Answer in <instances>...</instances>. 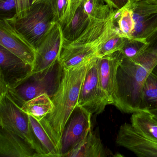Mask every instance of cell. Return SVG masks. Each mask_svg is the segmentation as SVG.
I'll return each instance as SVG.
<instances>
[{
	"label": "cell",
	"instance_id": "cell-21",
	"mask_svg": "<svg viewBox=\"0 0 157 157\" xmlns=\"http://www.w3.org/2000/svg\"><path fill=\"white\" fill-rule=\"evenodd\" d=\"M157 108V73L151 71L145 80L141 92L140 111Z\"/></svg>",
	"mask_w": 157,
	"mask_h": 157
},
{
	"label": "cell",
	"instance_id": "cell-12",
	"mask_svg": "<svg viewBox=\"0 0 157 157\" xmlns=\"http://www.w3.org/2000/svg\"><path fill=\"white\" fill-rule=\"evenodd\" d=\"M0 45L33 67L36 50L6 20H0Z\"/></svg>",
	"mask_w": 157,
	"mask_h": 157
},
{
	"label": "cell",
	"instance_id": "cell-26",
	"mask_svg": "<svg viewBox=\"0 0 157 157\" xmlns=\"http://www.w3.org/2000/svg\"><path fill=\"white\" fill-rule=\"evenodd\" d=\"M69 0H52L53 10L57 22L61 23L68 10Z\"/></svg>",
	"mask_w": 157,
	"mask_h": 157
},
{
	"label": "cell",
	"instance_id": "cell-22",
	"mask_svg": "<svg viewBox=\"0 0 157 157\" xmlns=\"http://www.w3.org/2000/svg\"><path fill=\"white\" fill-rule=\"evenodd\" d=\"M82 4L85 12L92 20L107 19L114 10L106 4L104 0H84Z\"/></svg>",
	"mask_w": 157,
	"mask_h": 157
},
{
	"label": "cell",
	"instance_id": "cell-4",
	"mask_svg": "<svg viewBox=\"0 0 157 157\" xmlns=\"http://www.w3.org/2000/svg\"><path fill=\"white\" fill-rule=\"evenodd\" d=\"M64 69L59 60L44 71L33 73L29 78L8 93L14 101L21 107L27 101L47 94L52 97L59 85Z\"/></svg>",
	"mask_w": 157,
	"mask_h": 157
},
{
	"label": "cell",
	"instance_id": "cell-5",
	"mask_svg": "<svg viewBox=\"0 0 157 157\" xmlns=\"http://www.w3.org/2000/svg\"><path fill=\"white\" fill-rule=\"evenodd\" d=\"M0 125L25 140L37 152L38 157H45L44 152L34 134L29 116L8 92L0 95Z\"/></svg>",
	"mask_w": 157,
	"mask_h": 157
},
{
	"label": "cell",
	"instance_id": "cell-16",
	"mask_svg": "<svg viewBox=\"0 0 157 157\" xmlns=\"http://www.w3.org/2000/svg\"><path fill=\"white\" fill-rule=\"evenodd\" d=\"M112 151L103 144L95 131H90L86 138L63 157H106Z\"/></svg>",
	"mask_w": 157,
	"mask_h": 157
},
{
	"label": "cell",
	"instance_id": "cell-31",
	"mask_svg": "<svg viewBox=\"0 0 157 157\" xmlns=\"http://www.w3.org/2000/svg\"><path fill=\"white\" fill-rule=\"evenodd\" d=\"M39 0H32V4L34 3L35 2H36L38 1Z\"/></svg>",
	"mask_w": 157,
	"mask_h": 157
},
{
	"label": "cell",
	"instance_id": "cell-28",
	"mask_svg": "<svg viewBox=\"0 0 157 157\" xmlns=\"http://www.w3.org/2000/svg\"><path fill=\"white\" fill-rule=\"evenodd\" d=\"M18 18L24 17L27 14L32 5V0H15Z\"/></svg>",
	"mask_w": 157,
	"mask_h": 157
},
{
	"label": "cell",
	"instance_id": "cell-9",
	"mask_svg": "<svg viewBox=\"0 0 157 157\" xmlns=\"http://www.w3.org/2000/svg\"><path fill=\"white\" fill-rule=\"evenodd\" d=\"M92 114L77 106L69 119L61 138L62 157L78 146L92 130Z\"/></svg>",
	"mask_w": 157,
	"mask_h": 157
},
{
	"label": "cell",
	"instance_id": "cell-2",
	"mask_svg": "<svg viewBox=\"0 0 157 157\" xmlns=\"http://www.w3.org/2000/svg\"><path fill=\"white\" fill-rule=\"evenodd\" d=\"M94 59L83 66L64 69L59 85L51 97L54 109L40 121L61 149V138L65 127L78 105L82 86Z\"/></svg>",
	"mask_w": 157,
	"mask_h": 157
},
{
	"label": "cell",
	"instance_id": "cell-25",
	"mask_svg": "<svg viewBox=\"0 0 157 157\" xmlns=\"http://www.w3.org/2000/svg\"><path fill=\"white\" fill-rule=\"evenodd\" d=\"M16 16L15 0H0V20L9 21Z\"/></svg>",
	"mask_w": 157,
	"mask_h": 157
},
{
	"label": "cell",
	"instance_id": "cell-24",
	"mask_svg": "<svg viewBox=\"0 0 157 157\" xmlns=\"http://www.w3.org/2000/svg\"><path fill=\"white\" fill-rule=\"evenodd\" d=\"M146 40L126 38L120 51L124 57L132 59L142 52L147 45Z\"/></svg>",
	"mask_w": 157,
	"mask_h": 157
},
{
	"label": "cell",
	"instance_id": "cell-20",
	"mask_svg": "<svg viewBox=\"0 0 157 157\" xmlns=\"http://www.w3.org/2000/svg\"><path fill=\"white\" fill-rule=\"evenodd\" d=\"M130 120L131 124L139 133L157 143V121L148 112L133 113Z\"/></svg>",
	"mask_w": 157,
	"mask_h": 157
},
{
	"label": "cell",
	"instance_id": "cell-27",
	"mask_svg": "<svg viewBox=\"0 0 157 157\" xmlns=\"http://www.w3.org/2000/svg\"><path fill=\"white\" fill-rule=\"evenodd\" d=\"M84 1V0H69L68 10L66 17L63 21L59 24L61 28H63L69 23L73 18L77 9L82 4Z\"/></svg>",
	"mask_w": 157,
	"mask_h": 157
},
{
	"label": "cell",
	"instance_id": "cell-19",
	"mask_svg": "<svg viewBox=\"0 0 157 157\" xmlns=\"http://www.w3.org/2000/svg\"><path fill=\"white\" fill-rule=\"evenodd\" d=\"M54 107L51 97L44 94L27 101L21 108L28 115L41 121L52 112Z\"/></svg>",
	"mask_w": 157,
	"mask_h": 157
},
{
	"label": "cell",
	"instance_id": "cell-15",
	"mask_svg": "<svg viewBox=\"0 0 157 157\" xmlns=\"http://www.w3.org/2000/svg\"><path fill=\"white\" fill-rule=\"evenodd\" d=\"M0 157H38V154L23 139L1 127Z\"/></svg>",
	"mask_w": 157,
	"mask_h": 157
},
{
	"label": "cell",
	"instance_id": "cell-17",
	"mask_svg": "<svg viewBox=\"0 0 157 157\" xmlns=\"http://www.w3.org/2000/svg\"><path fill=\"white\" fill-rule=\"evenodd\" d=\"M82 3L77 9L69 23L61 28L64 44H70L77 40L90 24V19L84 11Z\"/></svg>",
	"mask_w": 157,
	"mask_h": 157
},
{
	"label": "cell",
	"instance_id": "cell-18",
	"mask_svg": "<svg viewBox=\"0 0 157 157\" xmlns=\"http://www.w3.org/2000/svg\"><path fill=\"white\" fill-rule=\"evenodd\" d=\"M29 116L34 134L45 153V157H62L61 149L55 143L40 121Z\"/></svg>",
	"mask_w": 157,
	"mask_h": 157
},
{
	"label": "cell",
	"instance_id": "cell-23",
	"mask_svg": "<svg viewBox=\"0 0 157 157\" xmlns=\"http://www.w3.org/2000/svg\"><path fill=\"white\" fill-rule=\"evenodd\" d=\"M126 38L122 36L119 32L116 33L100 46L97 52V57H101L120 50Z\"/></svg>",
	"mask_w": 157,
	"mask_h": 157
},
{
	"label": "cell",
	"instance_id": "cell-14",
	"mask_svg": "<svg viewBox=\"0 0 157 157\" xmlns=\"http://www.w3.org/2000/svg\"><path fill=\"white\" fill-rule=\"evenodd\" d=\"M101 41L63 45L59 62L64 70L86 65L97 57Z\"/></svg>",
	"mask_w": 157,
	"mask_h": 157
},
{
	"label": "cell",
	"instance_id": "cell-13",
	"mask_svg": "<svg viewBox=\"0 0 157 157\" xmlns=\"http://www.w3.org/2000/svg\"><path fill=\"white\" fill-rule=\"evenodd\" d=\"M120 50L97 59L99 83L107 105H113L117 69L123 59Z\"/></svg>",
	"mask_w": 157,
	"mask_h": 157
},
{
	"label": "cell",
	"instance_id": "cell-32",
	"mask_svg": "<svg viewBox=\"0 0 157 157\" xmlns=\"http://www.w3.org/2000/svg\"><path fill=\"white\" fill-rule=\"evenodd\" d=\"M154 1L156 2H157V0H153Z\"/></svg>",
	"mask_w": 157,
	"mask_h": 157
},
{
	"label": "cell",
	"instance_id": "cell-6",
	"mask_svg": "<svg viewBox=\"0 0 157 157\" xmlns=\"http://www.w3.org/2000/svg\"><path fill=\"white\" fill-rule=\"evenodd\" d=\"M131 31L130 39L146 40L157 32V2L130 0L125 6Z\"/></svg>",
	"mask_w": 157,
	"mask_h": 157
},
{
	"label": "cell",
	"instance_id": "cell-30",
	"mask_svg": "<svg viewBox=\"0 0 157 157\" xmlns=\"http://www.w3.org/2000/svg\"><path fill=\"white\" fill-rule=\"evenodd\" d=\"M148 112L153 117V118L157 121V108L149 110Z\"/></svg>",
	"mask_w": 157,
	"mask_h": 157
},
{
	"label": "cell",
	"instance_id": "cell-1",
	"mask_svg": "<svg viewBox=\"0 0 157 157\" xmlns=\"http://www.w3.org/2000/svg\"><path fill=\"white\" fill-rule=\"evenodd\" d=\"M147 41L146 48L136 56L123 57L117 69L113 105L123 113L140 111L142 86L157 67V32Z\"/></svg>",
	"mask_w": 157,
	"mask_h": 157
},
{
	"label": "cell",
	"instance_id": "cell-11",
	"mask_svg": "<svg viewBox=\"0 0 157 157\" xmlns=\"http://www.w3.org/2000/svg\"><path fill=\"white\" fill-rule=\"evenodd\" d=\"M116 142L134 152L139 157H157V143L139 133L131 124L120 126Z\"/></svg>",
	"mask_w": 157,
	"mask_h": 157
},
{
	"label": "cell",
	"instance_id": "cell-29",
	"mask_svg": "<svg viewBox=\"0 0 157 157\" xmlns=\"http://www.w3.org/2000/svg\"><path fill=\"white\" fill-rule=\"evenodd\" d=\"M106 4L114 10H120L129 3L130 0H104Z\"/></svg>",
	"mask_w": 157,
	"mask_h": 157
},
{
	"label": "cell",
	"instance_id": "cell-8",
	"mask_svg": "<svg viewBox=\"0 0 157 157\" xmlns=\"http://www.w3.org/2000/svg\"><path fill=\"white\" fill-rule=\"evenodd\" d=\"M97 59V57L92 61L87 71L77 105L92 115L102 113L107 105L99 83Z\"/></svg>",
	"mask_w": 157,
	"mask_h": 157
},
{
	"label": "cell",
	"instance_id": "cell-7",
	"mask_svg": "<svg viewBox=\"0 0 157 157\" xmlns=\"http://www.w3.org/2000/svg\"><path fill=\"white\" fill-rule=\"evenodd\" d=\"M64 45L61 26L56 22L36 49L33 73L44 71L59 60Z\"/></svg>",
	"mask_w": 157,
	"mask_h": 157
},
{
	"label": "cell",
	"instance_id": "cell-10",
	"mask_svg": "<svg viewBox=\"0 0 157 157\" xmlns=\"http://www.w3.org/2000/svg\"><path fill=\"white\" fill-rule=\"evenodd\" d=\"M0 79L14 88L32 74L33 67L0 45Z\"/></svg>",
	"mask_w": 157,
	"mask_h": 157
},
{
	"label": "cell",
	"instance_id": "cell-3",
	"mask_svg": "<svg viewBox=\"0 0 157 157\" xmlns=\"http://www.w3.org/2000/svg\"><path fill=\"white\" fill-rule=\"evenodd\" d=\"M7 21L35 50L57 22L52 0H39L32 4L24 17Z\"/></svg>",
	"mask_w": 157,
	"mask_h": 157
}]
</instances>
